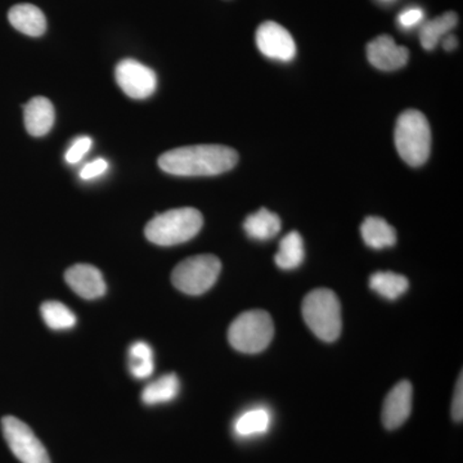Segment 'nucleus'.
<instances>
[{
	"mask_svg": "<svg viewBox=\"0 0 463 463\" xmlns=\"http://www.w3.org/2000/svg\"><path fill=\"white\" fill-rule=\"evenodd\" d=\"M239 154L222 145L187 146L167 151L158 158L161 170L178 176H213L236 166Z\"/></svg>",
	"mask_w": 463,
	"mask_h": 463,
	"instance_id": "f257e3e1",
	"label": "nucleus"
},
{
	"mask_svg": "<svg viewBox=\"0 0 463 463\" xmlns=\"http://www.w3.org/2000/svg\"><path fill=\"white\" fill-rule=\"evenodd\" d=\"M203 225V214L194 207H181L158 214L146 225L149 242L174 246L194 239Z\"/></svg>",
	"mask_w": 463,
	"mask_h": 463,
	"instance_id": "f03ea898",
	"label": "nucleus"
},
{
	"mask_svg": "<svg viewBox=\"0 0 463 463\" xmlns=\"http://www.w3.org/2000/svg\"><path fill=\"white\" fill-rule=\"evenodd\" d=\"M394 138L399 156L408 165L421 166L430 156V124L422 112L407 109L399 116Z\"/></svg>",
	"mask_w": 463,
	"mask_h": 463,
	"instance_id": "7ed1b4c3",
	"label": "nucleus"
},
{
	"mask_svg": "<svg viewBox=\"0 0 463 463\" xmlns=\"http://www.w3.org/2000/svg\"><path fill=\"white\" fill-rule=\"evenodd\" d=\"M303 317L307 327L318 339L332 343L339 339L343 319L336 294L328 288H317L303 301Z\"/></svg>",
	"mask_w": 463,
	"mask_h": 463,
	"instance_id": "20e7f679",
	"label": "nucleus"
},
{
	"mask_svg": "<svg viewBox=\"0 0 463 463\" xmlns=\"http://www.w3.org/2000/svg\"><path fill=\"white\" fill-rule=\"evenodd\" d=\"M274 336L272 317L264 310H249L232 322L228 340L234 349L257 354L269 346Z\"/></svg>",
	"mask_w": 463,
	"mask_h": 463,
	"instance_id": "39448f33",
	"label": "nucleus"
},
{
	"mask_svg": "<svg viewBox=\"0 0 463 463\" xmlns=\"http://www.w3.org/2000/svg\"><path fill=\"white\" fill-rule=\"evenodd\" d=\"M221 270V260L215 255H196L174 268L173 285L184 294L201 295L215 285Z\"/></svg>",
	"mask_w": 463,
	"mask_h": 463,
	"instance_id": "423d86ee",
	"label": "nucleus"
},
{
	"mask_svg": "<svg viewBox=\"0 0 463 463\" xmlns=\"http://www.w3.org/2000/svg\"><path fill=\"white\" fill-rule=\"evenodd\" d=\"M3 435L9 449L21 463H51L47 449L25 422L14 416L2 420Z\"/></svg>",
	"mask_w": 463,
	"mask_h": 463,
	"instance_id": "0eeeda50",
	"label": "nucleus"
},
{
	"mask_svg": "<svg viewBox=\"0 0 463 463\" xmlns=\"http://www.w3.org/2000/svg\"><path fill=\"white\" fill-rule=\"evenodd\" d=\"M115 78L121 90L133 99H148L156 90L157 76L154 70L130 58L118 63Z\"/></svg>",
	"mask_w": 463,
	"mask_h": 463,
	"instance_id": "6e6552de",
	"label": "nucleus"
},
{
	"mask_svg": "<svg viewBox=\"0 0 463 463\" xmlns=\"http://www.w3.org/2000/svg\"><path fill=\"white\" fill-rule=\"evenodd\" d=\"M257 45L265 57L272 60L288 62L297 56V44L291 33L273 21H267L259 26Z\"/></svg>",
	"mask_w": 463,
	"mask_h": 463,
	"instance_id": "1a4fd4ad",
	"label": "nucleus"
},
{
	"mask_svg": "<svg viewBox=\"0 0 463 463\" xmlns=\"http://www.w3.org/2000/svg\"><path fill=\"white\" fill-rule=\"evenodd\" d=\"M367 57L371 65L381 71H395L407 65L410 52L398 45L392 36L381 35L368 43Z\"/></svg>",
	"mask_w": 463,
	"mask_h": 463,
	"instance_id": "9d476101",
	"label": "nucleus"
},
{
	"mask_svg": "<svg viewBox=\"0 0 463 463\" xmlns=\"http://www.w3.org/2000/svg\"><path fill=\"white\" fill-rule=\"evenodd\" d=\"M413 389L410 381H401L389 392L383 407V423L388 430L401 428L412 411Z\"/></svg>",
	"mask_w": 463,
	"mask_h": 463,
	"instance_id": "9b49d317",
	"label": "nucleus"
},
{
	"mask_svg": "<svg viewBox=\"0 0 463 463\" xmlns=\"http://www.w3.org/2000/svg\"><path fill=\"white\" fill-rule=\"evenodd\" d=\"M67 285L79 297L93 300L106 294V283L99 268L90 264H76L65 273Z\"/></svg>",
	"mask_w": 463,
	"mask_h": 463,
	"instance_id": "f8f14e48",
	"label": "nucleus"
},
{
	"mask_svg": "<svg viewBox=\"0 0 463 463\" xmlns=\"http://www.w3.org/2000/svg\"><path fill=\"white\" fill-rule=\"evenodd\" d=\"M24 118L30 136L43 137L51 132L56 114L50 99L45 97H35L27 102Z\"/></svg>",
	"mask_w": 463,
	"mask_h": 463,
	"instance_id": "ddd939ff",
	"label": "nucleus"
},
{
	"mask_svg": "<svg viewBox=\"0 0 463 463\" xmlns=\"http://www.w3.org/2000/svg\"><path fill=\"white\" fill-rule=\"evenodd\" d=\"M8 20L11 25L25 35L38 38L47 30L44 14L33 5H17L9 9Z\"/></svg>",
	"mask_w": 463,
	"mask_h": 463,
	"instance_id": "4468645a",
	"label": "nucleus"
},
{
	"mask_svg": "<svg viewBox=\"0 0 463 463\" xmlns=\"http://www.w3.org/2000/svg\"><path fill=\"white\" fill-rule=\"evenodd\" d=\"M362 237L365 245L370 248L381 250L392 248L397 242V232L379 216H368L361 227Z\"/></svg>",
	"mask_w": 463,
	"mask_h": 463,
	"instance_id": "2eb2a0df",
	"label": "nucleus"
},
{
	"mask_svg": "<svg viewBox=\"0 0 463 463\" xmlns=\"http://www.w3.org/2000/svg\"><path fill=\"white\" fill-rule=\"evenodd\" d=\"M243 228L250 239L267 241L279 233L281 219L269 210L260 209L246 218Z\"/></svg>",
	"mask_w": 463,
	"mask_h": 463,
	"instance_id": "dca6fc26",
	"label": "nucleus"
},
{
	"mask_svg": "<svg viewBox=\"0 0 463 463\" xmlns=\"http://www.w3.org/2000/svg\"><path fill=\"white\" fill-rule=\"evenodd\" d=\"M181 390V381L175 373L164 374L160 379L148 383L142 392L143 403L156 405L167 403L178 397Z\"/></svg>",
	"mask_w": 463,
	"mask_h": 463,
	"instance_id": "f3484780",
	"label": "nucleus"
},
{
	"mask_svg": "<svg viewBox=\"0 0 463 463\" xmlns=\"http://www.w3.org/2000/svg\"><path fill=\"white\" fill-rule=\"evenodd\" d=\"M457 23H458V16L455 12H446L441 16L428 21L420 30V42L423 50H434L441 38L448 35L450 30L455 29Z\"/></svg>",
	"mask_w": 463,
	"mask_h": 463,
	"instance_id": "a211bd4d",
	"label": "nucleus"
},
{
	"mask_svg": "<svg viewBox=\"0 0 463 463\" xmlns=\"http://www.w3.org/2000/svg\"><path fill=\"white\" fill-rule=\"evenodd\" d=\"M306 251L300 233L289 232L279 242V252L276 254V264L281 269L291 270L303 264Z\"/></svg>",
	"mask_w": 463,
	"mask_h": 463,
	"instance_id": "6ab92c4d",
	"label": "nucleus"
},
{
	"mask_svg": "<svg viewBox=\"0 0 463 463\" xmlns=\"http://www.w3.org/2000/svg\"><path fill=\"white\" fill-rule=\"evenodd\" d=\"M408 279L404 276L392 272H377L370 279V288L380 297L397 300L408 289Z\"/></svg>",
	"mask_w": 463,
	"mask_h": 463,
	"instance_id": "aec40b11",
	"label": "nucleus"
},
{
	"mask_svg": "<svg viewBox=\"0 0 463 463\" xmlns=\"http://www.w3.org/2000/svg\"><path fill=\"white\" fill-rule=\"evenodd\" d=\"M152 347L145 341H136L129 349V370L136 379H147L154 373Z\"/></svg>",
	"mask_w": 463,
	"mask_h": 463,
	"instance_id": "412c9836",
	"label": "nucleus"
},
{
	"mask_svg": "<svg viewBox=\"0 0 463 463\" xmlns=\"http://www.w3.org/2000/svg\"><path fill=\"white\" fill-rule=\"evenodd\" d=\"M270 425V414L264 408H254L241 414L234 423V430L240 437H254L263 434Z\"/></svg>",
	"mask_w": 463,
	"mask_h": 463,
	"instance_id": "4be33fe9",
	"label": "nucleus"
},
{
	"mask_svg": "<svg viewBox=\"0 0 463 463\" xmlns=\"http://www.w3.org/2000/svg\"><path fill=\"white\" fill-rule=\"evenodd\" d=\"M42 317L52 330H69L76 325V317L60 301H47L42 306Z\"/></svg>",
	"mask_w": 463,
	"mask_h": 463,
	"instance_id": "5701e85b",
	"label": "nucleus"
},
{
	"mask_svg": "<svg viewBox=\"0 0 463 463\" xmlns=\"http://www.w3.org/2000/svg\"><path fill=\"white\" fill-rule=\"evenodd\" d=\"M91 147V139L90 137H81L72 143L66 154V161L69 164H76L88 154Z\"/></svg>",
	"mask_w": 463,
	"mask_h": 463,
	"instance_id": "b1692460",
	"label": "nucleus"
},
{
	"mask_svg": "<svg viewBox=\"0 0 463 463\" xmlns=\"http://www.w3.org/2000/svg\"><path fill=\"white\" fill-rule=\"evenodd\" d=\"M423 20V11L421 8L413 7L405 9L398 16V24L404 29H412V27L419 25Z\"/></svg>",
	"mask_w": 463,
	"mask_h": 463,
	"instance_id": "393cba45",
	"label": "nucleus"
},
{
	"mask_svg": "<svg viewBox=\"0 0 463 463\" xmlns=\"http://www.w3.org/2000/svg\"><path fill=\"white\" fill-rule=\"evenodd\" d=\"M108 161L103 160V158H97V160L91 161V163L81 169V179L90 181V179L97 178V176L102 175L108 170Z\"/></svg>",
	"mask_w": 463,
	"mask_h": 463,
	"instance_id": "a878e982",
	"label": "nucleus"
},
{
	"mask_svg": "<svg viewBox=\"0 0 463 463\" xmlns=\"http://www.w3.org/2000/svg\"><path fill=\"white\" fill-rule=\"evenodd\" d=\"M452 416L455 421L461 422L463 419V380L462 373L459 374L458 383H457L455 398L452 403Z\"/></svg>",
	"mask_w": 463,
	"mask_h": 463,
	"instance_id": "bb28decb",
	"label": "nucleus"
},
{
	"mask_svg": "<svg viewBox=\"0 0 463 463\" xmlns=\"http://www.w3.org/2000/svg\"><path fill=\"white\" fill-rule=\"evenodd\" d=\"M457 45H458V42H457L456 36L447 35L443 41V47L446 51H453L456 50Z\"/></svg>",
	"mask_w": 463,
	"mask_h": 463,
	"instance_id": "cd10ccee",
	"label": "nucleus"
}]
</instances>
